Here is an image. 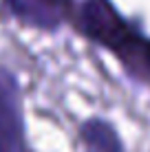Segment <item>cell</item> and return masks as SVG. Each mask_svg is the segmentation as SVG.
Wrapping results in <instances>:
<instances>
[{
  "instance_id": "obj_1",
  "label": "cell",
  "mask_w": 150,
  "mask_h": 152,
  "mask_svg": "<svg viewBox=\"0 0 150 152\" xmlns=\"http://www.w3.org/2000/svg\"><path fill=\"white\" fill-rule=\"evenodd\" d=\"M80 20L86 33L102 44L124 49L130 42L126 24L119 20L117 11L106 0H84L80 7Z\"/></svg>"
},
{
  "instance_id": "obj_2",
  "label": "cell",
  "mask_w": 150,
  "mask_h": 152,
  "mask_svg": "<svg viewBox=\"0 0 150 152\" xmlns=\"http://www.w3.org/2000/svg\"><path fill=\"white\" fill-rule=\"evenodd\" d=\"M0 152H27L18 84L7 71H0Z\"/></svg>"
},
{
  "instance_id": "obj_3",
  "label": "cell",
  "mask_w": 150,
  "mask_h": 152,
  "mask_svg": "<svg viewBox=\"0 0 150 152\" xmlns=\"http://www.w3.org/2000/svg\"><path fill=\"white\" fill-rule=\"evenodd\" d=\"M84 139L89 143L91 152H124L115 130L100 119L89 121L84 126Z\"/></svg>"
}]
</instances>
